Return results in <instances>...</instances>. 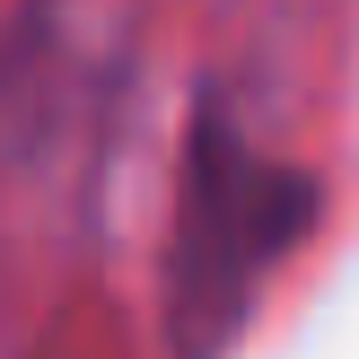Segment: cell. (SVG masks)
I'll list each match as a JSON object with an SVG mask.
<instances>
[{
    "mask_svg": "<svg viewBox=\"0 0 359 359\" xmlns=\"http://www.w3.org/2000/svg\"><path fill=\"white\" fill-rule=\"evenodd\" d=\"M325 210V184L290 158L255 149L237 123L210 105L184 132V202H175L167 245V333L175 359H219L245 333L272 263Z\"/></svg>",
    "mask_w": 359,
    "mask_h": 359,
    "instance_id": "cell-1",
    "label": "cell"
}]
</instances>
